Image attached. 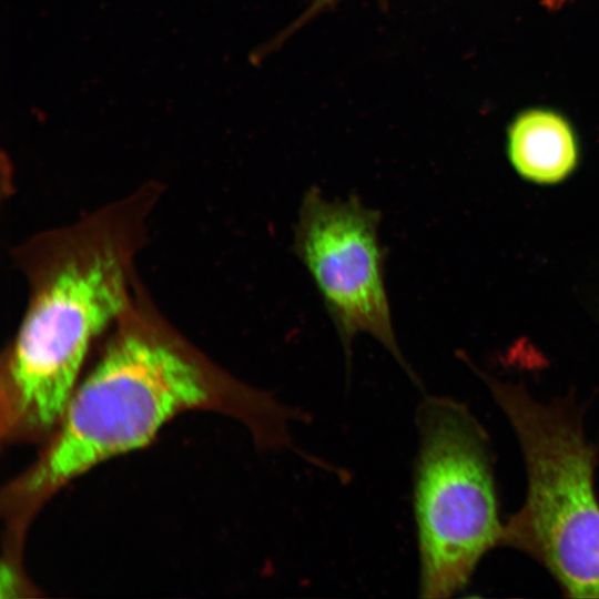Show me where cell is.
<instances>
[{
	"label": "cell",
	"mask_w": 599,
	"mask_h": 599,
	"mask_svg": "<svg viewBox=\"0 0 599 599\" xmlns=\"http://www.w3.org/2000/svg\"><path fill=\"white\" fill-rule=\"evenodd\" d=\"M379 224V211L357 195L329 199L313 185L301 201L293 252L315 284L347 361L354 339L365 334L418 383L395 335Z\"/></svg>",
	"instance_id": "5"
},
{
	"label": "cell",
	"mask_w": 599,
	"mask_h": 599,
	"mask_svg": "<svg viewBox=\"0 0 599 599\" xmlns=\"http://www.w3.org/2000/svg\"><path fill=\"white\" fill-rule=\"evenodd\" d=\"M570 0H541V4L550 11L560 10Z\"/></svg>",
	"instance_id": "8"
},
{
	"label": "cell",
	"mask_w": 599,
	"mask_h": 599,
	"mask_svg": "<svg viewBox=\"0 0 599 599\" xmlns=\"http://www.w3.org/2000/svg\"><path fill=\"white\" fill-rule=\"evenodd\" d=\"M33 280L1 375L2 441L48 440L92 342L130 306L124 246L97 229L70 234Z\"/></svg>",
	"instance_id": "2"
},
{
	"label": "cell",
	"mask_w": 599,
	"mask_h": 599,
	"mask_svg": "<svg viewBox=\"0 0 599 599\" xmlns=\"http://www.w3.org/2000/svg\"><path fill=\"white\" fill-rule=\"evenodd\" d=\"M507 156L525 181L554 185L566 181L579 163L576 132L550 109L532 108L516 115L507 129Z\"/></svg>",
	"instance_id": "6"
},
{
	"label": "cell",
	"mask_w": 599,
	"mask_h": 599,
	"mask_svg": "<svg viewBox=\"0 0 599 599\" xmlns=\"http://www.w3.org/2000/svg\"><path fill=\"white\" fill-rule=\"evenodd\" d=\"M189 410L240 420L261 450L293 449L290 423L306 416L231 376L172 334L125 323L79 382L39 458L4 490L11 528L22 529L68 483L149 445L165 424Z\"/></svg>",
	"instance_id": "1"
},
{
	"label": "cell",
	"mask_w": 599,
	"mask_h": 599,
	"mask_svg": "<svg viewBox=\"0 0 599 599\" xmlns=\"http://www.w3.org/2000/svg\"><path fill=\"white\" fill-rule=\"evenodd\" d=\"M419 444L414 514L419 597L448 598L465 588L481 558L501 546L490 437L468 406L427 396L417 408Z\"/></svg>",
	"instance_id": "4"
},
{
	"label": "cell",
	"mask_w": 599,
	"mask_h": 599,
	"mask_svg": "<svg viewBox=\"0 0 599 599\" xmlns=\"http://www.w3.org/2000/svg\"><path fill=\"white\" fill-rule=\"evenodd\" d=\"M473 368L511 426L527 476L501 546L540 564L567 597L599 598L598 448L586 436L582 407L575 395L540 400L521 384Z\"/></svg>",
	"instance_id": "3"
},
{
	"label": "cell",
	"mask_w": 599,
	"mask_h": 599,
	"mask_svg": "<svg viewBox=\"0 0 599 599\" xmlns=\"http://www.w3.org/2000/svg\"><path fill=\"white\" fill-rule=\"evenodd\" d=\"M339 0H313L309 7L296 19L277 39L283 42L288 35L303 27L306 22L313 19L318 13L332 8Z\"/></svg>",
	"instance_id": "7"
}]
</instances>
